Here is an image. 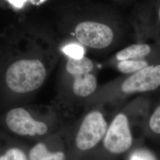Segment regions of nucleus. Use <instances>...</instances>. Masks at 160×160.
<instances>
[{
	"label": "nucleus",
	"instance_id": "f257e3e1",
	"mask_svg": "<svg viewBox=\"0 0 160 160\" xmlns=\"http://www.w3.org/2000/svg\"><path fill=\"white\" fill-rule=\"evenodd\" d=\"M46 77V68L40 61L21 59L12 63L7 69L6 84L12 92L25 94L39 88Z\"/></svg>",
	"mask_w": 160,
	"mask_h": 160
},
{
	"label": "nucleus",
	"instance_id": "f03ea898",
	"mask_svg": "<svg viewBox=\"0 0 160 160\" xmlns=\"http://www.w3.org/2000/svg\"><path fill=\"white\" fill-rule=\"evenodd\" d=\"M108 129V125L103 114L92 111L87 114L82 120L77 133L75 143L81 151L94 148L103 137Z\"/></svg>",
	"mask_w": 160,
	"mask_h": 160
},
{
	"label": "nucleus",
	"instance_id": "7ed1b4c3",
	"mask_svg": "<svg viewBox=\"0 0 160 160\" xmlns=\"http://www.w3.org/2000/svg\"><path fill=\"white\" fill-rule=\"evenodd\" d=\"M77 40L82 45L92 49H104L111 45L114 39L113 30L103 23L84 22L75 29Z\"/></svg>",
	"mask_w": 160,
	"mask_h": 160
},
{
	"label": "nucleus",
	"instance_id": "20e7f679",
	"mask_svg": "<svg viewBox=\"0 0 160 160\" xmlns=\"http://www.w3.org/2000/svg\"><path fill=\"white\" fill-rule=\"evenodd\" d=\"M6 123L14 133L23 137L44 135L48 126L43 122L36 120L29 112L23 108L11 109L6 114Z\"/></svg>",
	"mask_w": 160,
	"mask_h": 160
},
{
	"label": "nucleus",
	"instance_id": "39448f33",
	"mask_svg": "<svg viewBox=\"0 0 160 160\" xmlns=\"http://www.w3.org/2000/svg\"><path fill=\"white\" fill-rule=\"evenodd\" d=\"M132 141L127 116L123 113L118 114L108 127L104 137L105 148L112 154H122L131 148Z\"/></svg>",
	"mask_w": 160,
	"mask_h": 160
},
{
	"label": "nucleus",
	"instance_id": "423d86ee",
	"mask_svg": "<svg viewBox=\"0 0 160 160\" xmlns=\"http://www.w3.org/2000/svg\"><path fill=\"white\" fill-rule=\"evenodd\" d=\"M160 87V64L148 65L128 78L122 86L126 94L154 91Z\"/></svg>",
	"mask_w": 160,
	"mask_h": 160
},
{
	"label": "nucleus",
	"instance_id": "0eeeda50",
	"mask_svg": "<svg viewBox=\"0 0 160 160\" xmlns=\"http://www.w3.org/2000/svg\"><path fill=\"white\" fill-rule=\"evenodd\" d=\"M73 92L78 97H87L97 88V79L91 73L74 77Z\"/></svg>",
	"mask_w": 160,
	"mask_h": 160
},
{
	"label": "nucleus",
	"instance_id": "6e6552de",
	"mask_svg": "<svg viewBox=\"0 0 160 160\" xmlns=\"http://www.w3.org/2000/svg\"><path fill=\"white\" fill-rule=\"evenodd\" d=\"M152 49L148 44H134L118 52L116 58L118 61L143 59L151 53Z\"/></svg>",
	"mask_w": 160,
	"mask_h": 160
},
{
	"label": "nucleus",
	"instance_id": "1a4fd4ad",
	"mask_svg": "<svg viewBox=\"0 0 160 160\" xmlns=\"http://www.w3.org/2000/svg\"><path fill=\"white\" fill-rule=\"evenodd\" d=\"M29 160H65V155L61 152H50L43 143L35 144L30 149L29 153Z\"/></svg>",
	"mask_w": 160,
	"mask_h": 160
},
{
	"label": "nucleus",
	"instance_id": "9d476101",
	"mask_svg": "<svg viewBox=\"0 0 160 160\" xmlns=\"http://www.w3.org/2000/svg\"><path fill=\"white\" fill-rule=\"evenodd\" d=\"M93 67L92 60L85 56L78 59L69 58L66 64L67 72L73 77L91 73Z\"/></svg>",
	"mask_w": 160,
	"mask_h": 160
},
{
	"label": "nucleus",
	"instance_id": "9b49d317",
	"mask_svg": "<svg viewBox=\"0 0 160 160\" xmlns=\"http://www.w3.org/2000/svg\"><path fill=\"white\" fill-rule=\"evenodd\" d=\"M148 65V63L143 59L124 60L118 63L119 71L123 74H133Z\"/></svg>",
	"mask_w": 160,
	"mask_h": 160
},
{
	"label": "nucleus",
	"instance_id": "f8f14e48",
	"mask_svg": "<svg viewBox=\"0 0 160 160\" xmlns=\"http://www.w3.org/2000/svg\"><path fill=\"white\" fill-rule=\"evenodd\" d=\"M0 160H29L22 149L17 147H12L0 155Z\"/></svg>",
	"mask_w": 160,
	"mask_h": 160
},
{
	"label": "nucleus",
	"instance_id": "ddd939ff",
	"mask_svg": "<svg viewBox=\"0 0 160 160\" xmlns=\"http://www.w3.org/2000/svg\"><path fill=\"white\" fill-rule=\"evenodd\" d=\"M63 52L70 58L78 59L84 56L83 48L77 44H70L65 46Z\"/></svg>",
	"mask_w": 160,
	"mask_h": 160
},
{
	"label": "nucleus",
	"instance_id": "4468645a",
	"mask_svg": "<svg viewBox=\"0 0 160 160\" xmlns=\"http://www.w3.org/2000/svg\"><path fill=\"white\" fill-rule=\"evenodd\" d=\"M149 127L155 133L160 134V106L155 109L149 119Z\"/></svg>",
	"mask_w": 160,
	"mask_h": 160
},
{
	"label": "nucleus",
	"instance_id": "2eb2a0df",
	"mask_svg": "<svg viewBox=\"0 0 160 160\" xmlns=\"http://www.w3.org/2000/svg\"><path fill=\"white\" fill-rule=\"evenodd\" d=\"M130 160H155L154 157L145 151H139L132 155Z\"/></svg>",
	"mask_w": 160,
	"mask_h": 160
},
{
	"label": "nucleus",
	"instance_id": "dca6fc26",
	"mask_svg": "<svg viewBox=\"0 0 160 160\" xmlns=\"http://www.w3.org/2000/svg\"><path fill=\"white\" fill-rule=\"evenodd\" d=\"M158 17H159V20L160 21V9H159V12H158Z\"/></svg>",
	"mask_w": 160,
	"mask_h": 160
}]
</instances>
